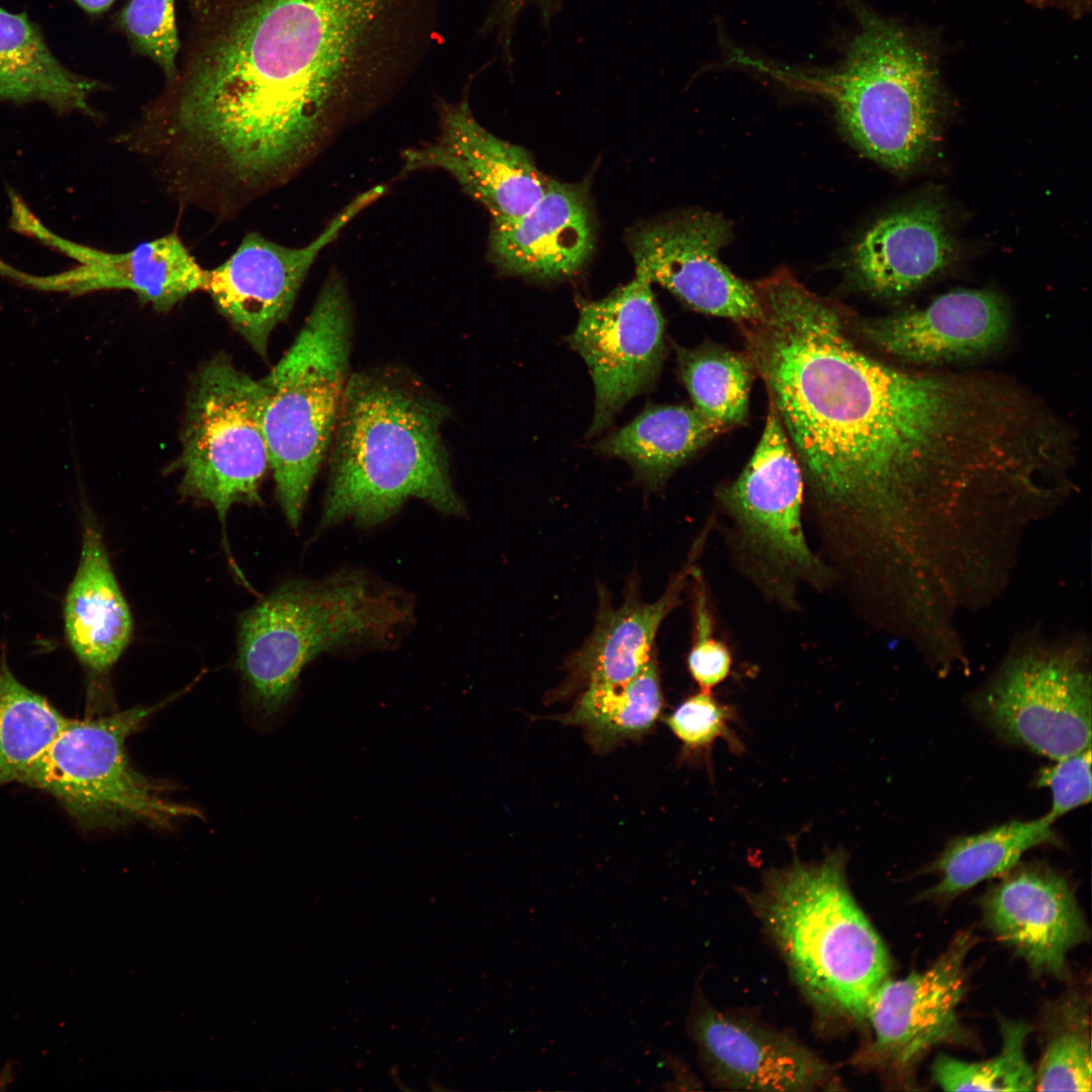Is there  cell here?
I'll return each mask as SVG.
<instances>
[{
  "label": "cell",
  "mask_w": 1092,
  "mask_h": 1092,
  "mask_svg": "<svg viewBox=\"0 0 1092 1092\" xmlns=\"http://www.w3.org/2000/svg\"><path fill=\"white\" fill-rule=\"evenodd\" d=\"M760 315L741 324L816 497L891 550L949 510L989 446L985 389L973 372L897 368L862 351L840 309L788 270L753 284Z\"/></svg>",
  "instance_id": "1"
},
{
  "label": "cell",
  "mask_w": 1092,
  "mask_h": 1092,
  "mask_svg": "<svg viewBox=\"0 0 1092 1092\" xmlns=\"http://www.w3.org/2000/svg\"><path fill=\"white\" fill-rule=\"evenodd\" d=\"M446 415L442 403L398 373L351 374L332 440L321 526L347 518L374 526L412 497L460 514L441 433Z\"/></svg>",
  "instance_id": "2"
},
{
  "label": "cell",
  "mask_w": 1092,
  "mask_h": 1092,
  "mask_svg": "<svg viewBox=\"0 0 1092 1092\" xmlns=\"http://www.w3.org/2000/svg\"><path fill=\"white\" fill-rule=\"evenodd\" d=\"M840 849L766 874L750 904L817 1011L853 1022L889 978L880 935L855 902Z\"/></svg>",
  "instance_id": "3"
},
{
  "label": "cell",
  "mask_w": 1092,
  "mask_h": 1092,
  "mask_svg": "<svg viewBox=\"0 0 1092 1092\" xmlns=\"http://www.w3.org/2000/svg\"><path fill=\"white\" fill-rule=\"evenodd\" d=\"M857 32L842 63L804 71L742 53L738 65L826 97L850 141L897 172L914 168L938 132L942 98L926 52L900 26L855 5Z\"/></svg>",
  "instance_id": "4"
},
{
  "label": "cell",
  "mask_w": 1092,
  "mask_h": 1092,
  "mask_svg": "<svg viewBox=\"0 0 1092 1092\" xmlns=\"http://www.w3.org/2000/svg\"><path fill=\"white\" fill-rule=\"evenodd\" d=\"M411 615L395 590L356 572L280 585L239 621L237 668L252 707L263 716L276 714L318 653L389 639Z\"/></svg>",
  "instance_id": "5"
},
{
  "label": "cell",
  "mask_w": 1092,
  "mask_h": 1092,
  "mask_svg": "<svg viewBox=\"0 0 1092 1092\" xmlns=\"http://www.w3.org/2000/svg\"><path fill=\"white\" fill-rule=\"evenodd\" d=\"M352 324L346 287L330 277L290 348L260 379L270 470L293 528L332 445L351 375Z\"/></svg>",
  "instance_id": "6"
},
{
  "label": "cell",
  "mask_w": 1092,
  "mask_h": 1092,
  "mask_svg": "<svg viewBox=\"0 0 1092 1092\" xmlns=\"http://www.w3.org/2000/svg\"><path fill=\"white\" fill-rule=\"evenodd\" d=\"M177 695L97 719H67L21 784L53 796L83 830L168 829L201 812L168 797L130 763L125 743Z\"/></svg>",
  "instance_id": "7"
},
{
  "label": "cell",
  "mask_w": 1092,
  "mask_h": 1092,
  "mask_svg": "<svg viewBox=\"0 0 1092 1092\" xmlns=\"http://www.w3.org/2000/svg\"><path fill=\"white\" fill-rule=\"evenodd\" d=\"M176 467L181 492L211 505L223 528L234 505L262 503L270 469L263 387L225 355L204 363L192 381Z\"/></svg>",
  "instance_id": "8"
},
{
  "label": "cell",
  "mask_w": 1092,
  "mask_h": 1092,
  "mask_svg": "<svg viewBox=\"0 0 1092 1092\" xmlns=\"http://www.w3.org/2000/svg\"><path fill=\"white\" fill-rule=\"evenodd\" d=\"M1090 648L1084 639H1024L972 707L1000 739L1058 760L1091 746Z\"/></svg>",
  "instance_id": "9"
},
{
  "label": "cell",
  "mask_w": 1092,
  "mask_h": 1092,
  "mask_svg": "<svg viewBox=\"0 0 1092 1092\" xmlns=\"http://www.w3.org/2000/svg\"><path fill=\"white\" fill-rule=\"evenodd\" d=\"M651 281L640 269L607 297L580 306L569 342L586 363L596 392L589 435L656 379L664 356V320Z\"/></svg>",
  "instance_id": "10"
},
{
  "label": "cell",
  "mask_w": 1092,
  "mask_h": 1092,
  "mask_svg": "<svg viewBox=\"0 0 1092 1092\" xmlns=\"http://www.w3.org/2000/svg\"><path fill=\"white\" fill-rule=\"evenodd\" d=\"M384 191L377 185L359 194L304 247L288 248L258 233L248 234L224 262L206 270L203 291L255 352L266 357L271 334L288 317L320 252Z\"/></svg>",
  "instance_id": "11"
},
{
  "label": "cell",
  "mask_w": 1092,
  "mask_h": 1092,
  "mask_svg": "<svg viewBox=\"0 0 1092 1092\" xmlns=\"http://www.w3.org/2000/svg\"><path fill=\"white\" fill-rule=\"evenodd\" d=\"M730 238L727 220L699 211L646 222L632 232L629 245L636 269L652 283L698 311L741 325L756 320L761 309L753 285L720 259Z\"/></svg>",
  "instance_id": "12"
},
{
  "label": "cell",
  "mask_w": 1092,
  "mask_h": 1092,
  "mask_svg": "<svg viewBox=\"0 0 1092 1092\" xmlns=\"http://www.w3.org/2000/svg\"><path fill=\"white\" fill-rule=\"evenodd\" d=\"M803 471L772 408L760 440L739 477L721 495L745 538L769 562L806 576L823 567L803 531Z\"/></svg>",
  "instance_id": "13"
},
{
  "label": "cell",
  "mask_w": 1092,
  "mask_h": 1092,
  "mask_svg": "<svg viewBox=\"0 0 1092 1092\" xmlns=\"http://www.w3.org/2000/svg\"><path fill=\"white\" fill-rule=\"evenodd\" d=\"M404 170L440 169L489 211L492 221L525 213L545 192L549 178L522 147L485 129L468 102L444 104L441 131L431 144L406 150Z\"/></svg>",
  "instance_id": "14"
},
{
  "label": "cell",
  "mask_w": 1092,
  "mask_h": 1092,
  "mask_svg": "<svg viewBox=\"0 0 1092 1092\" xmlns=\"http://www.w3.org/2000/svg\"><path fill=\"white\" fill-rule=\"evenodd\" d=\"M972 937L962 934L927 969L878 988L866 1020L873 1040L857 1063L902 1068L932 1046L960 1035L957 1015L966 985L965 961Z\"/></svg>",
  "instance_id": "15"
},
{
  "label": "cell",
  "mask_w": 1092,
  "mask_h": 1092,
  "mask_svg": "<svg viewBox=\"0 0 1092 1092\" xmlns=\"http://www.w3.org/2000/svg\"><path fill=\"white\" fill-rule=\"evenodd\" d=\"M688 1029L705 1072L721 1087L752 1091L835 1088L832 1068L784 1031L703 1005L692 1010Z\"/></svg>",
  "instance_id": "16"
},
{
  "label": "cell",
  "mask_w": 1092,
  "mask_h": 1092,
  "mask_svg": "<svg viewBox=\"0 0 1092 1092\" xmlns=\"http://www.w3.org/2000/svg\"><path fill=\"white\" fill-rule=\"evenodd\" d=\"M987 926L1037 975L1062 977L1090 932L1067 878L1044 863L1015 864L982 899Z\"/></svg>",
  "instance_id": "17"
},
{
  "label": "cell",
  "mask_w": 1092,
  "mask_h": 1092,
  "mask_svg": "<svg viewBox=\"0 0 1092 1092\" xmlns=\"http://www.w3.org/2000/svg\"><path fill=\"white\" fill-rule=\"evenodd\" d=\"M1003 297L987 289H958L930 304L858 324L860 336L901 360L935 364L987 355L1008 339Z\"/></svg>",
  "instance_id": "18"
},
{
  "label": "cell",
  "mask_w": 1092,
  "mask_h": 1092,
  "mask_svg": "<svg viewBox=\"0 0 1092 1092\" xmlns=\"http://www.w3.org/2000/svg\"><path fill=\"white\" fill-rule=\"evenodd\" d=\"M11 225L75 259L78 266L59 276L56 282H65L77 290H128L160 312H167L191 293L204 290L206 270L177 233L143 242L125 252L110 253L57 237L25 205L13 212Z\"/></svg>",
  "instance_id": "19"
},
{
  "label": "cell",
  "mask_w": 1092,
  "mask_h": 1092,
  "mask_svg": "<svg viewBox=\"0 0 1092 1092\" xmlns=\"http://www.w3.org/2000/svg\"><path fill=\"white\" fill-rule=\"evenodd\" d=\"M595 224L586 187L550 179L522 215L492 221L488 255L503 273L538 280L572 276L589 259Z\"/></svg>",
  "instance_id": "20"
},
{
  "label": "cell",
  "mask_w": 1092,
  "mask_h": 1092,
  "mask_svg": "<svg viewBox=\"0 0 1092 1092\" xmlns=\"http://www.w3.org/2000/svg\"><path fill=\"white\" fill-rule=\"evenodd\" d=\"M953 255L943 208L925 199L878 219L854 246L850 267L862 289L895 298L938 274Z\"/></svg>",
  "instance_id": "21"
},
{
  "label": "cell",
  "mask_w": 1092,
  "mask_h": 1092,
  "mask_svg": "<svg viewBox=\"0 0 1092 1092\" xmlns=\"http://www.w3.org/2000/svg\"><path fill=\"white\" fill-rule=\"evenodd\" d=\"M78 568L64 602L66 640L91 675H104L130 642L133 621L91 517L83 519Z\"/></svg>",
  "instance_id": "22"
},
{
  "label": "cell",
  "mask_w": 1092,
  "mask_h": 1092,
  "mask_svg": "<svg viewBox=\"0 0 1092 1092\" xmlns=\"http://www.w3.org/2000/svg\"><path fill=\"white\" fill-rule=\"evenodd\" d=\"M681 585L682 578L678 576L652 603L642 602L630 590L624 603L615 609L606 596H601L595 628L567 663L571 686L621 684L639 674L655 657L656 633L676 605Z\"/></svg>",
  "instance_id": "23"
},
{
  "label": "cell",
  "mask_w": 1092,
  "mask_h": 1092,
  "mask_svg": "<svg viewBox=\"0 0 1092 1092\" xmlns=\"http://www.w3.org/2000/svg\"><path fill=\"white\" fill-rule=\"evenodd\" d=\"M101 88L68 70L24 14L0 8V103L40 101L58 113L96 116L89 98Z\"/></svg>",
  "instance_id": "24"
},
{
  "label": "cell",
  "mask_w": 1092,
  "mask_h": 1092,
  "mask_svg": "<svg viewBox=\"0 0 1092 1092\" xmlns=\"http://www.w3.org/2000/svg\"><path fill=\"white\" fill-rule=\"evenodd\" d=\"M720 432L695 407L654 406L601 441L598 450L626 460L656 486Z\"/></svg>",
  "instance_id": "25"
},
{
  "label": "cell",
  "mask_w": 1092,
  "mask_h": 1092,
  "mask_svg": "<svg viewBox=\"0 0 1092 1092\" xmlns=\"http://www.w3.org/2000/svg\"><path fill=\"white\" fill-rule=\"evenodd\" d=\"M1053 824L1043 815L1032 820H1012L950 840L929 868L937 882L927 893L948 898L1004 875L1029 849L1057 842Z\"/></svg>",
  "instance_id": "26"
},
{
  "label": "cell",
  "mask_w": 1092,
  "mask_h": 1092,
  "mask_svg": "<svg viewBox=\"0 0 1092 1092\" xmlns=\"http://www.w3.org/2000/svg\"><path fill=\"white\" fill-rule=\"evenodd\" d=\"M663 706L655 657L632 679L621 684L586 686L573 708L559 717L583 728L590 745L600 752L647 733Z\"/></svg>",
  "instance_id": "27"
},
{
  "label": "cell",
  "mask_w": 1092,
  "mask_h": 1092,
  "mask_svg": "<svg viewBox=\"0 0 1092 1092\" xmlns=\"http://www.w3.org/2000/svg\"><path fill=\"white\" fill-rule=\"evenodd\" d=\"M67 719L0 662V787L22 782Z\"/></svg>",
  "instance_id": "28"
},
{
  "label": "cell",
  "mask_w": 1092,
  "mask_h": 1092,
  "mask_svg": "<svg viewBox=\"0 0 1092 1092\" xmlns=\"http://www.w3.org/2000/svg\"><path fill=\"white\" fill-rule=\"evenodd\" d=\"M679 375L694 407L721 431L741 423L755 372L746 355L714 345L677 348Z\"/></svg>",
  "instance_id": "29"
},
{
  "label": "cell",
  "mask_w": 1092,
  "mask_h": 1092,
  "mask_svg": "<svg viewBox=\"0 0 1092 1092\" xmlns=\"http://www.w3.org/2000/svg\"><path fill=\"white\" fill-rule=\"evenodd\" d=\"M1000 1030L1001 1050L990 1060L965 1062L938 1055L931 1068L936 1084L945 1091L1034 1090L1035 1072L1024 1052L1031 1027L1020 1021L1001 1019Z\"/></svg>",
  "instance_id": "30"
},
{
  "label": "cell",
  "mask_w": 1092,
  "mask_h": 1092,
  "mask_svg": "<svg viewBox=\"0 0 1092 1092\" xmlns=\"http://www.w3.org/2000/svg\"><path fill=\"white\" fill-rule=\"evenodd\" d=\"M1067 1003L1058 1010L1057 1022L1034 1071L1036 1090H1091L1089 1018L1083 1003Z\"/></svg>",
  "instance_id": "31"
},
{
  "label": "cell",
  "mask_w": 1092,
  "mask_h": 1092,
  "mask_svg": "<svg viewBox=\"0 0 1092 1092\" xmlns=\"http://www.w3.org/2000/svg\"><path fill=\"white\" fill-rule=\"evenodd\" d=\"M175 3L176 0H129L116 17L117 27L133 51L158 65L167 83L178 71L180 41Z\"/></svg>",
  "instance_id": "32"
},
{
  "label": "cell",
  "mask_w": 1092,
  "mask_h": 1092,
  "mask_svg": "<svg viewBox=\"0 0 1092 1092\" xmlns=\"http://www.w3.org/2000/svg\"><path fill=\"white\" fill-rule=\"evenodd\" d=\"M731 709L718 702L711 691L701 690L685 700L670 714L666 723L688 751H701L724 738L736 749L740 746L732 735Z\"/></svg>",
  "instance_id": "33"
},
{
  "label": "cell",
  "mask_w": 1092,
  "mask_h": 1092,
  "mask_svg": "<svg viewBox=\"0 0 1092 1092\" xmlns=\"http://www.w3.org/2000/svg\"><path fill=\"white\" fill-rule=\"evenodd\" d=\"M1037 788L1052 793L1044 815L1055 821L1091 801V746L1041 767L1034 779Z\"/></svg>",
  "instance_id": "34"
},
{
  "label": "cell",
  "mask_w": 1092,
  "mask_h": 1092,
  "mask_svg": "<svg viewBox=\"0 0 1092 1092\" xmlns=\"http://www.w3.org/2000/svg\"><path fill=\"white\" fill-rule=\"evenodd\" d=\"M697 587L695 641L688 657L691 675L703 691H712L728 676L732 659L728 648L713 636V622L703 584Z\"/></svg>",
  "instance_id": "35"
},
{
  "label": "cell",
  "mask_w": 1092,
  "mask_h": 1092,
  "mask_svg": "<svg viewBox=\"0 0 1092 1092\" xmlns=\"http://www.w3.org/2000/svg\"><path fill=\"white\" fill-rule=\"evenodd\" d=\"M534 0H498L494 13L498 25L510 26L521 10Z\"/></svg>",
  "instance_id": "36"
},
{
  "label": "cell",
  "mask_w": 1092,
  "mask_h": 1092,
  "mask_svg": "<svg viewBox=\"0 0 1092 1092\" xmlns=\"http://www.w3.org/2000/svg\"><path fill=\"white\" fill-rule=\"evenodd\" d=\"M86 12L91 14L101 13L107 10L114 0H75Z\"/></svg>",
  "instance_id": "37"
},
{
  "label": "cell",
  "mask_w": 1092,
  "mask_h": 1092,
  "mask_svg": "<svg viewBox=\"0 0 1092 1092\" xmlns=\"http://www.w3.org/2000/svg\"><path fill=\"white\" fill-rule=\"evenodd\" d=\"M13 1061H8L0 1070V1091L6 1090L15 1078Z\"/></svg>",
  "instance_id": "38"
}]
</instances>
